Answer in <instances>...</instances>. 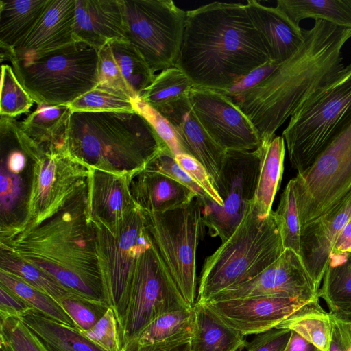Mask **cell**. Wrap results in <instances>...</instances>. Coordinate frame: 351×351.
Wrapping results in <instances>:
<instances>
[{
	"label": "cell",
	"instance_id": "d590c367",
	"mask_svg": "<svg viewBox=\"0 0 351 351\" xmlns=\"http://www.w3.org/2000/svg\"><path fill=\"white\" fill-rule=\"evenodd\" d=\"M276 328L291 330L321 351H328L332 336L330 315L316 303L301 309L278 324Z\"/></svg>",
	"mask_w": 351,
	"mask_h": 351
},
{
	"label": "cell",
	"instance_id": "f1b7e54d",
	"mask_svg": "<svg viewBox=\"0 0 351 351\" xmlns=\"http://www.w3.org/2000/svg\"><path fill=\"white\" fill-rule=\"evenodd\" d=\"M49 0L0 1V48L14 50L30 34Z\"/></svg>",
	"mask_w": 351,
	"mask_h": 351
},
{
	"label": "cell",
	"instance_id": "30bf717a",
	"mask_svg": "<svg viewBox=\"0 0 351 351\" xmlns=\"http://www.w3.org/2000/svg\"><path fill=\"white\" fill-rule=\"evenodd\" d=\"M91 221L106 301L114 312L119 334L127 311L128 289L132 267L139 254L151 243L146 230L145 216L144 211L138 207L113 227H108L97 220L91 219Z\"/></svg>",
	"mask_w": 351,
	"mask_h": 351
},
{
	"label": "cell",
	"instance_id": "e575fe53",
	"mask_svg": "<svg viewBox=\"0 0 351 351\" xmlns=\"http://www.w3.org/2000/svg\"><path fill=\"white\" fill-rule=\"evenodd\" d=\"M318 290V297L326 303L330 314L343 320L351 318V254L337 266H328Z\"/></svg>",
	"mask_w": 351,
	"mask_h": 351
},
{
	"label": "cell",
	"instance_id": "9c48e42d",
	"mask_svg": "<svg viewBox=\"0 0 351 351\" xmlns=\"http://www.w3.org/2000/svg\"><path fill=\"white\" fill-rule=\"evenodd\" d=\"M293 180L302 232L351 191V115L314 162Z\"/></svg>",
	"mask_w": 351,
	"mask_h": 351
},
{
	"label": "cell",
	"instance_id": "681fc988",
	"mask_svg": "<svg viewBox=\"0 0 351 351\" xmlns=\"http://www.w3.org/2000/svg\"><path fill=\"white\" fill-rule=\"evenodd\" d=\"M278 65L269 60L247 74L228 90L221 92L232 99L234 98L261 83L276 70Z\"/></svg>",
	"mask_w": 351,
	"mask_h": 351
},
{
	"label": "cell",
	"instance_id": "8fae6325",
	"mask_svg": "<svg viewBox=\"0 0 351 351\" xmlns=\"http://www.w3.org/2000/svg\"><path fill=\"white\" fill-rule=\"evenodd\" d=\"M124 37L150 69L176 66L182 43L186 11L171 0H122Z\"/></svg>",
	"mask_w": 351,
	"mask_h": 351
},
{
	"label": "cell",
	"instance_id": "8d00e7d4",
	"mask_svg": "<svg viewBox=\"0 0 351 351\" xmlns=\"http://www.w3.org/2000/svg\"><path fill=\"white\" fill-rule=\"evenodd\" d=\"M0 285L6 287L45 315L66 325L76 327L60 304L45 292L21 278L0 270Z\"/></svg>",
	"mask_w": 351,
	"mask_h": 351
},
{
	"label": "cell",
	"instance_id": "9f6ffc18",
	"mask_svg": "<svg viewBox=\"0 0 351 351\" xmlns=\"http://www.w3.org/2000/svg\"><path fill=\"white\" fill-rule=\"evenodd\" d=\"M348 326H349V330H350V332L351 334V319L348 320Z\"/></svg>",
	"mask_w": 351,
	"mask_h": 351
},
{
	"label": "cell",
	"instance_id": "d4e9b609",
	"mask_svg": "<svg viewBox=\"0 0 351 351\" xmlns=\"http://www.w3.org/2000/svg\"><path fill=\"white\" fill-rule=\"evenodd\" d=\"M164 117L175 128L186 154L193 156L204 167L217 190L226 151L213 140L202 125L192 110L190 100L175 107Z\"/></svg>",
	"mask_w": 351,
	"mask_h": 351
},
{
	"label": "cell",
	"instance_id": "7bdbcfd3",
	"mask_svg": "<svg viewBox=\"0 0 351 351\" xmlns=\"http://www.w3.org/2000/svg\"><path fill=\"white\" fill-rule=\"evenodd\" d=\"M59 303L81 330L93 328L110 308L106 304L90 301L73 293Z\"/></svg>",
	"mask_w": 351,
	"mask_h": 351
},
{
	"label": "cell",
	"instance_id": "83f0119b",
	"mask_svg": "<svg viewBox=\"0 0 351 351\" xmlns=\"http://www.w3.org/2000/svg\"><path fill=\"white\" fill-rule=\"evenodd\" d=\"M191 351H238L246 347L242 334L223 323L206 306L195 302Z\"/></svg>",
	"mask_w": 351,
	"mask_h": 351
},
{
	"label": "cell",
	"instance_id": "7402d4cb",
	"mask_svg": "<svg viewBox=\"0 0 351 351\" xmlns=\"http://www.w3.org/2000/svg\"><path fill=\"white\" fill-rule=\"evenodd\" d=\"M71 114L69 106L38 104L34 111L19 122L22 143L32 160L44 154L68 150Z\"/></svg>",
	"mask_w": 351,
	"mask_h": 351
},
{
	"label": "cell",
	"instance_id": "680465c9",
	"mask_svg": "<svg viewBox=\"0 0 351 351\" xmlns=\"http://www.w3.org/2000/svg\"><path fill=\"white\" fill-rule=\"evenodd\" d=\"M350 254H351V252H349Z\"/></svg>",
	"mask_w": 351,
	"mask_h": 351
},
{
	"label": "cell",
	"instance_id": "44dd1931",
	"mask_svg": "<svg viewBox=\"0 0 351 351\" xmlns=\"http://www.w3.org/2000/svg\"><path fill=\"white\" fill-rule=\"evenodd\" d=\"M75 0H49L34 28L14 49L11 61H29L75 41Z\"/></svg>",
	"mask_w": 351,
	"mask_h": 351
},
{
	"label": "cell",
	"instance_id": "ee69618b",
	"mask_svg": "<svg viewBox=\"0 0 351 351\" xmlns=\"http://www.w3.org/2000/svg\"><path fill=\"white\" fill-rule=\"evenodd\" d=\"M132 102L135 111L148 121L174 156L186 154L175 128L163 115L141 97L132 99Z\"/></svg>",
	"mask_w": 351,
	"mask_h": 351
},
{
	"label": "cell",
	"instance_id": "ab89813d",
	"mask_svg": "<svg viewBox=\"0 0 351 351\" xmlns=\"http://www.w3.org/2000/svg\"><path fill=\"white\" fill-rule=\"evenodd\" d=\"M34 99L18 80L13 69L1 65L0 115L15 118L32 106Z\"/></svg>",
	"mask_w": 351,
	"mask_h": 351
},
{
	"label": "cell",
	"instance_id": "bcb514c9",
	"mask_svg": "<svg viewBox=\"0 0 351 351\" xmlns=\"http://www.w3.org/2000/svg\"><path fill=\"white\" fill-rule=\"evenodd\" d=\"M81 332L106 351H121L119 328L114 311L109 308L90 329Z\"/></svg>",
	"mask_w": 351,
	"mask_h": 351
},
{
	"label": "cell",
	"instance_id": "b9f144b4",
	"mask_svg": "<svg viewBox=\"0 0 351 351\" xmlns=\"http://www.w3.org/2000/svg\"><path fill=\"white\" fill-rule=\"evenodd\" d=\"M1 351H47L19 317L0 316Z\"/></svg>",
	"mask_w": 351,
	"mask_h": 351
},
{
	"label": "cell",
	"instance_id": "ffe728a7",
	"mask_svg": "<svg viewBox=\"0 0 351 351\" xmlns=\"http://www.w3.org/2000/svg\"><path fill=\"white\" fill-rule=\"evenodd\" d=\"M130 177L91 169L86 190L87 208L91 219L113 227L138 207L130 193Z\"/></svg>",
	"mask_w": 351,
	"mask_h": 351
},
{
	"label": "cell",
	"instance_id": "f6af8a7d",
	"mask_svg": "<svg viewBox=\"0 0 351 351\" xmlns=\"http://www.w3.org/2000/svg\"><path fill=\"white\" fill-rule=\"evenodd\" d=\"M144 170L159 172L176 180L193 191L200 201L210 199L204 190L180 166L169 149L158 154L147 165Z\"/></svg>",
	"mask_w": 351,
	"mask_h": 351
},
{
	"label": "cell",
	"instance_id": "3957f363",
	"mask_svg": "<svg viewBox=\"0 0 351 351\" xmlns=\"http://www.w3.org/2000/svg\"><path fill=\"white\" fill-rule=\"evenodd\" d=\"M86 190L39 225L0 238V247L44 271L73 294L107 304Z\"/></svg>",
	"mask_w": 351,
	"mask_h": 351
},
{
	"label": "cell",
	"instance_id": "db71d44e",
	"mask_svg": "<svg viewBox=\"0 0 351 351\" xmlns=\"http://www.w3.org/2000/svg\"><path fill=\"white\" fill-rule=\"evenodd\" d=\"M121 351H191L190 341L179 343H141L135 338L128 341Z\"/></svg>",
	"mask_w": 351,
	"mask_h": 351
},
{
	"label": "cell",
	"instance_id": "4fadbf2b",
	"mask_svg": "<svg viewBox=\"0 0 351 351\" xmlns=\"http://www.w3.org/2000/svg\"><path fill=\"white\" fill-rule=\"evenodd\" d=\"M90 170L68 150L44 154L33 160L25 219L17 230L0 238L53 217L86 189Z\"/></svg>",
	"mask_w": 351,
	"mask_h": 351
},
{
	"label": "cell",
	"instance_id": "4dcf8cb0",
	"mask_svg": "<svg viewBox=\"0 0 351 351\" xmlns=\"http://www.w3.org/2000/svg\"><path fill=\"white\" fill-rule=\"evenodd\" d=\"M263 153L253 203L264 215H269L283 173L285 143L282 136H274L262 143Z\"/></svg>",
	"mask_w": 351,
	"mask_h": 351
},
{
	"label": "cell",
	"instance_id": "9a60e30c",
	"mask_svg": "<svg viewBox=\"0 0 351 351\" xmlns=\"http://www.w3.org/2000/svg\"><path fill=\"white\" fill-rule=\"evenodd\" d=\"M190 103L207 133L225 151H250L261 145L252 123L223 93L195 86L191 90Z\"/></svg>",
	"mask_w": 351,
	"mask_h": 351
},
{
	"label": "cell",
	"instance_id": "7a4b0ae2",
	"mask_svg": "<svg viewBox=\"0 0 351 351\" xmlns=\"http://www.w3.org/2000/svg\"><path fill=\"white\" fill-rule=\"evenodd\" d=\"M351 38V29L315 20L304 29L298 50L257 86L231 98L249 119L262 143L276 130L315 90L341 69L342 49Z\"/></svg>",
	"mask_w": 351,
	"mask_h": 351
},
{
	"label": "cell",
	"instance_id": "836d02e7",
	"mask_svg": "<svg viewBox=\"0 0 351 351\" xmlns=\"http://www.w3.org/2000/svg\"><path fill=\"white\" fill-rule=\"evenodd\" d=\"M195 328L193 306L165 313L154 319L136 338L141 343L191 341Z\"/></svg>",
	"mask_w": 351,
	"mask_h": 351
},
{
	"label": "cell",
	"instance_id": "e0dca14e",
	"mask_svg": "<svg viewBox=\"0 0 351 351\" xmlns=\"http://www.w3.org/2000/svg\"><path fill=\"white\" fill-rule=\"evenodd\" d=\"M318 301L278 297H250L204 303L223 323L243 336L258 335Z\"/></svg>",
	"mask_w": 351,
	"mask_h": 351
},
{
	"label": "cell",
	"instance_id": "f546056e",
	"mask_svg": "<svg viewBox=\"0 0 351 351\" xmlns=\"http://www.w3.org/2000/svg\"><path fill=\"white\" fill-rule=\"evenodd\" d=\"M32 168L15 173L1 164L0 237L17 230L25 219Z\"/></svg>",
	"mask_w": 351,
	"mask_h": 351
},
{
	"label": "cell",
	"instance_id": "603a6c76",
	"mask_svg": "<svg viewBox=\"0 0 351 351\" xmlns=\"http://www.w3.org/2000/svg\"><path fill=\"white\" fill-rule=\"evenodd\" d=\"M73 35L98 50L125 39L122 0H75Z\"/></svg>",
	"mask_w": 351,
	"mask_h": 351
},
{
	"label": "cell",
	"instance_id": "60d3db41",
	"mask_svg": "<svg viewBox=\"0 0 351 351\" xmlns=\"http://www.w3.org/2000/svg\"><path fill=\"white\" fill-rule=\"evenodd\" d=\"M75 112H134L132 99L114 90L97 86L68 105Z\"/></svg>",
	"mask_w": 351,
	"mask_h": 351
},
{
	"label": "cell",
	"instance_id": "f5cc1de1",
	"mask_svg": "<svg viewBox=\"0 0 351 351\" xmlns=\"http://www.w3.org/2000/svg\"><path fill=\"white\" fill-rule=\"evenodd\" d=\"M351 252V219L338 236L331 250L329 263L337 265L344 263Z\"/></svg>",
	"mask_w": 351,
	"mask_h": 351
},
{
	"label": "cell",
	"instance_id": "74e56055",
	"mask_svg": "<svg viewBox=\"0 0 351 351\" xmlns=\"http://www.w3.org/2000/svg\"><path fill=\"white\" fill-rule=\"evenodd\" d=\"M0 270L21 278L58 302L72 293L44 271L1 250Z\"/></svg>",
	"mask_w": 351,
	"mask_h": 351
},
{
	"label": "cell",
	"instance_id": "d6986e66",
	"mask_svg": "<svg viewBox=\"0 0 351 351\" xmlns=\"http://www.w3.org/2000/svg\"><path fill=\"white\" fill-rule=\"evenodd\" d=\"M351 219V191L344 199L301 232L300 256L318 291L333 245Z\"/></svg>",
	"mask_w": 351,
	"mask_h": 351
},
{
	"label": "cell",
	"instance_id": "5bb4252c",
	"mask_svg": "<svg viewBox=\"0 0 351 351\" xmlns=\"http://www.w3.org/2000/svg\"><path fill=\"white\" fill-rule=\"evenodd\" d=\"M262 153L261 144L250 151H226L217 188L223 206L210 199H199L208 233L219 237L221 243L234 232L254 198Z\"/></svg>",
	"mask_w": 351,
	"mask_h": 351
},
{
	"label": "cell",
	"instance_id": "f35d334b",
	"mask_svg": "<svg viewBox=\"0 0 351 351\" xmlns=\"http://www.w3.org/2000/svg\"><path fill=\"white\" fill-rule=\"evenodd\" d=\"M274 213L285 249H291L300 256L301 228L293 179L283 191Z\"/></svg>",
	"mask_w": 351,
	"mask_h": 351
},
{
	"label": "cell",
	"instance_id": "6f0895ef",
	"mask_svg": "<svg viewBox=\"0 0 351 351\" xmlns=\"http://www.w3.org/2000/svg\"><path fill=\"white\" fill-rule=\"evenodd\" d=\"M350 3H351V0H350Z\"/></svg>",
	"mask_w": 351,
	"mask_h": 351
},
{
	"label": "cell",
	"instance_id": "277c9868",
	"mask_svg": "<svg viewBox=\"0 0 351 351\" xmlns=\"http://www.w3.org/2000/svg\"><path fill=\"white\" fill-rule=\"evenodd\" d=\"M67 149L90 169L132 176L169 148L136 111L75 112Z\"/></svg>",
	"mask_w": 351,
	"mask_h": 351
},
{
	"label": "cell",
	"instance_id": "8992f818",
	"mask_svg": "<svg viewBox=\"0 0 351 351\" xmlns=\"http://www.w3.org/2000/svg\"><path fill=\"white\" fill-rule=\"evenodd\" d=\"M351 115V64L308 97L282 136L291 167L301 173L325 149Z\"/></svg>",
	"mask_w": 351,
	"mask_h": 351
},
{
	"label": "cell",
	"instance_id": "816d5d0a",
	"mask_svg": "<svg viewBox=\"0 0 351 351\" xmlns=\"http://www.w3.org/2000/svg\"><path fill=\"white\" fill-rule=\"evenodd\" d=\"M330 317L332 336L328 351H351V334L348 320L338 319L332 315Z\"/></svg>",
	"mask_w": 351,
	"mask_h": 351
},
{
	"label": "cell",
	"instance_id": "f907efd6",
	"mask_svg": "<svg viewBox=\"0 0 351 351\" xmlns=\"http://www.w3.org/2000/svg\"><path fill=\"white\" fill-rule=\"evenodd\" d=\"M31 308L19 296L0 285V316L21 317Z\"/></svg>",
	"mask_w": 351,
	"mask_h": 351
},
{
	"label": "cell",
	"instance_id": "5b68a950",
	"mask_svg": "<svg viewBox=\"0 0 351 351\" xmlns=\"http://www.w3.org/2000/svg\"><path fill=\"white\" fill-rule=\"evenodd\" d=\"M285 250L274 211L265 216L252 201L232 235L206 258L195 302L246 282L275 262Z\"/></svg>",
	"mask_w": 351,
	"mask_h": 351
},
{
	"label": "cell",
	"instance_id": "4316f807",
	"mask_svg": "<svg viewBox=\"0 0 351 351\" xmlns=\"http://www.w3.org/2000/svg\"><path fill=\"white\" fill-rule=\"evenodd\" d=\"M19 317L47 351H106L77 328L60 323L33 308Z\"/></svg>",
	"mask_w": 351,
	"mask_h": 351
},
{
	"label": "cell",
	"instance_id": "7dc6e473",
	"mask_svg": "<svg viewBox=\"0 0 351 351\" xmlns=\"http://www.w3.org/2000/svg\"><path fill=\"white\" fill-rule=\"evenodd\" d=\"M175 159L217 206H223V200L217 191L210 176L197 159L187 154H178L175 156Z\"/></svg>",
	"mask_w": 351,
	"mask_h": 351
},
{
	"label": "cell",
	"instance_id": "11a10c76",
	"mask_svg": "<svg viewBox=\"0 0 351 351\" xmlns=\"http://www.w3.org/2000/svg\"><path fill=\"white\" fill-rule=\"evenodd\" d=\"M285 351H321L315 346L292 330L291 337Z\"/></svg>",
	"mask_w": 351,
	"mask_h": 351
},
{
	"label": "cell",
	"instance_id": "d6a6232c",
	"mask_svg": "<svg viewBox=\"0 0 351 351\" xmlns=\"http://www.w3.org/2000/svg\"><path fill=\"white\" fill-rule=\"evenodd\" d=\"M276 7L298 27L301 21L314 19L351 29L350 0H278Z\"/></svg>",
	"mask_w": 351,
	"mask_h": 351
},
{
	"label": "cell",
	"instance_id": "6da1fadb",
	"mask_svg": "<svg viewBox=\"0 0 351 351\" xmlns=\"http://www.w3.org/2000/svg\"><path fill=\"white\" fill-rule=\"evenodd\" d=\"M269 60L245 4L213 2L186 11L176 66L195 86L227 90Z\"/></svg>",
	"mask_w": 351,
	"mask_h": 351
},
{
	"label": "cell",
	"instance_id": "ba28073f",
	"mask_svg": "<svg viewBox=\"0 0 351 351\" xmlns=\"http://www.w3.org/2000/svg\"><path fill=\"white\" fill-rule=\"evenodd\" d=\"M144 213L152 243L184 300L193 306L197 288L196 252L206 227L200 201L195 197L180 208Z\"/></svg>",
	"mask_w": 351,
	"mask_h": 351
},
{
	"label": "cell",
	"instance_id": "484cf974",
	"mask_svg": "<svg viewBox=\"0 0 351 351\" xmlns=\"http://www.w3.org/2000/svg\"><path fill=\"white\" fill-rule=\"evenodd\" d=\"M130 191L136 204L147 213H164L185 206L195 193L159 172L143 170L130 178Z\"/></svg>",
	"mask_w": 351,
	"mask_h": 351
},
{
	"label": "cell",
	"instance_id": "7c38bea8",
	"mask_svg": "<svg viewBox=\"0 0 351 351\" xmlns=\"http://www.w3.org/2000/svg\"><path fill=\"white\" fill-rule=\"evenodd\" d=\"M191 307L151 241L136 259L130 274L127 311L119 332L121 348L156 317Z\"/></svg>",
	"mask_w": 351,
	"mask_h": 351
},
{
	"label": "cell",
	"instance_id": "1f68e13d",
	"mask_svg": "<svg viewBox=\"0 0 351 351\" xmlns=\"http://www.w3.org/2000/svg\"><path fill=\"white\" fill-rule=\"evenodd\" d=\"M194 86L182 70L172 66L156 74L140 97L164 116L175 107L189 101Z\"/></svg>",
	"mask_w": 351,
	"mask_h": 351
},
{
	"label": "cell",
	"instance_id": "c3c4849f",
	"mask_svg": "<svg viewBox=\"0 0 351 351\" xmlns=\"http://www.w3.org/2000/svg\"><path fill=\"white\" fill-rule=\"evenodd\" d=\"M292 330L274 328L257 335L250 343H247V351H285Z\"/></svg>",
	"mask_w": 351,
	"mask_h": 351
},
{
	"label": "cell",
	"instance_id": "ac0fdd59",
	"mask_svg": "<svg viewBox=\"0 0 351 351\" xmlns=\"http://www.w3.org/2000/svg\"><path fill=\"white\" fill-rule=\"evenodd\" d=\"M155 75L139 52L125 39L110 41L99 49V86L133 99L141 95Z\"/></svg>",
	"mask_w": 351,
	"mask_h": 351
},
{
	"label": "cell",
	"instance_id": "52a82bcc",
	"mask_svg": "<svg viewBox=\"0 0 351 351\" xmlns=\"http://www.w3.org/2000/svg\"><path fill=\"white\" fill-rule=\"evenodd\" d=\"M99 50L74 41L29 61L13 60L12 69L34 102L68 106L98 86Z\"/></svg>",
	"mask_w": 351,
	"mask_h": 351
},
{
	"label": "cell",
	"instance_id": "cb8c5ba5",
	"mask_svg": "<svg viewBox=\"0 0 351 351\" xmlns=\"http://www.w3.org/2000/svg\"><path fill=\"white\" fill-rule=\"evenodd\" d=\"M245 6L269 60L278 64L289 60L302 44L304 29L295 25L276 7L256 0L247 1Z\"/></svg>",
	"mask_w": 351,
	"mask_h": 351
},
{
	"label": "cell",
	"instance_id": "2e32d148",
	"mask_svg": "<svg viewBox=\"0 0 351 351\" xmlns=\"http://www.w3.org/2000/svg\"><path fill=\"white\" fill-rule=\"evenodd\" d=\"M250 297L298 298L311 301L319 299L301 256L291 249H285L275 262L257 276L219 291L205 303Z\"/></svg>",
	"mask_w": 351,
	"mask_h": 351
}]
</instances>
